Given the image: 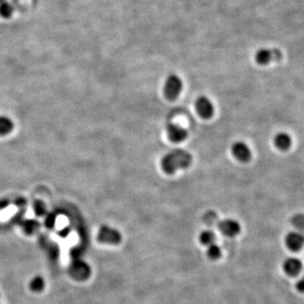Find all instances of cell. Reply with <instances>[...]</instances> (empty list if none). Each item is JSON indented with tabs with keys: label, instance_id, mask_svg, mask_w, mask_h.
I'll return each mask as SVG.
<instances>
[{
	"label": "cell",
	"instance_id": "cell-11",
	"mask_svg": "<svg viewBox=\"0 0 304 304\" xmlns=\"http://www.w3.org/2000/svg\"><path fill=\"white\" fill-rule=\"evenodd\" d=\"M274 144L281 151H287L292 145V138L286 133H279L275 135Z\"/></svg>",
	"mask_w": 304,
	"mask_h": 304
},
{
	"label": "cell",
	"instance_id": "cell-13",
	"mask_svg": "<svg viewBox=\"0 0 304 304\" xmlns=\"http://www.w3.org/2000/svg\"><path fill=\"white\" fill-rule=\"evenodd\" d=\"M207 257L211 260H218L222 256V249L216 242L207 247Z\"/></svg>",
	"mask_w": 304,
	"mask_h": 304
},
{
	"label": "cell",
	"instance_id": "cell-15",
	"mask_svg": "<svg viewBox=\"0 0 304 304\" xmlns=\"http://www.w3.org/2000/svg\"><path fill=\"white\" fill-rule=\"evenodd\" d=\"M13 12H14V7L6 0L0 3V15L2 17L9 18L13 15Z\"/></svg>",
	"mask_w": 304,
	"mask_h": 304
},
{
	"label": "cell",
	"instance_id": "cell-7",
	"mask_svg": "<svg viewBox=\"0 0 304 304\" xmlns=\"http://www.w3.org/2000/svg\"><path fill=\"white\" fill-rule=\"evenodd\" d=\"M232 152L234 154L235 158L242 163H247L251 159V150L244 142H235L232 146Z\"/></svg>",
	"mask_w": 304,
	"mask_h": 304
},
{
	"label": "cell",
	"instance_id": "cell-2",
	"mask_svg": "<svg viewBox=\"0 0 304 304\" xmlns=\"http://www.w3.org/2000/svg\"><path fill=\"white\" fill-rule=\"evenodd\" d=\"M183 89V81L177 74H171L168 76L164 85V95L169 100L173 101L177 98Z\"/></svg>",
	"mask_w": 304,
	"mask_h": 304
},
{
	"label": "cell",
	"instance_id": "cell-17",
	"mask_svg": "<svg viewBox=\"0 0 304 304\" xmlns=\"http://www.w3.org/2000/svg\"><path fill=\"white\" fill-rule=\"evenodd\" d=\"M44 287V282L43 280L41 277H35V279H33V281L31 283V288L34 291V292H41V290L43 289Z\"/></svg>",
	"mask_w": 304,
	"mask_h": 304
},
{
	"label": "cell",
	"instance_id": "cell-16",
	"mask_svg": "<svg viewBox=\"0 0 304 304\" xmlns=\"http://www.w3.org/2000/svg\"><path fill=\"white\" fill-rule=\"evenodd\" d=\"M293 226L299 231H304V214H299L296 215L292 220Z\"/></svg>",
	"mask_w": 304,
	"mask_h": 304
},
{
	"label": "cell",
	"instance_id": "cell-5",
	"mask_svg": "<svg viewBox=\"0 0 304 304\" xmlns=\"http://www.w3.org/2000/svg\"><path fill=\"white\" fill-rule=\"evenodd\" d=\"M218 229L223 235L230 237L238 235L241 231V226L238 222L234 219H225L218 222Z\"/></svg>",
	"mask_w": 304,
	"mask_h": 304
},
{
	"label": "cell",
	"instance_id": "cell-4",
	"mask_svg": "<svg viewBox=\"0 0 304 304\" xmlns=\"http://www.w3.org/2000/svg\"><path fill=\"white\" fill-rule=\"evenodd\" d=\"M98 241L108 244H118L121 241V235L118 231L113 228L103 226L98 233Z\"/></svg>",
	"mask_w": 304,
	"mask_h": 304
},
{
	"label": "cell",
	"instance_id": "cell-1",
	"mask_svg": "<svg viewBox=\"0 0 304 304\" xmlns=\"http://www.w3.org/2000/svg\"><path fill=\"white\" fill-rule=\"evenodd\" d=\"M193 157L189 151L176 149L169 151L162 158L161 166L168 174H172L178 169H187L192 163Z\"/></svg>",
	"mask_w": 304,
	"mask_h": 304
},
{
	"label": "cell",
	"instance_id": "cell-20",
	"mask_svg": "<svg viewBox=\"0 0 304 304\" xmlns=\"http://www.w3.org/2000/svg\"><path fill=\"white\" fill-rule=\"evenodd\" d=\"M3 1H4V0H0V3H2V2H3Z\"/></svg>",
	"mask_w": 304,
	"mask_h": 304
},
{
	"label": "cell",
	"instance_id": "cell-14",
	"mask_svg": "<svg viewBox=\"0 0 304 304\" xmlns=\"http://www.w3.org/2000/svg\"><path fill=\"white\" fill-rule=\"evenodd\" d=\"M13 130V123L9 118L0 117V135H5Z\"/></svg>",
	"mask_w": 304,
	"mask_h": 304
},
{
	"label": "cell",
	"instance_id": "cell-18",
	"mask_svg": "<svg viewBox=\"0 0 304 304\" xmlns=\"http://www.w3.org/2000/svg\"><path fill=\"white\" fill-rule=\"evenodd\" d=\"M35 212L39 215H42L45 212L44 204H42V202H36L35 204Z\"/></svg>",
	"mask_w": 304,
	"mask_h": 304
},
{
	"label": "cell",
	"instance_id": "cell-10",
	"mask_svg": "<svg viewBox=\"0 0 304 304\" xmlns=\"http://www.w3.org/2000/svg\"><path fill=\"white\" fill-rule=\"evenodd\" d=\"M302 268H303L302 262L297 258L287 259L283 263L284 271L290 276H296L299 275Z\"/></svg>",
	"mask_w": 304,
	"mask_h": 304
},
{
	"label": "cell",
	"instance_id": "cell-3",
	"mask_svg": "<svg viewBox=\"0 0 304 304\" xmlns=\"http://www.w3.org/2000/svg\"><path fill=\"white\" fill-rule=\"evenodd\" d=\"M282 58V53L277 48H261L254 55L255 62L260 65H266L271 62H277Z\"/></svg>",
	"mask_w": 304,
	"mask_h": 304
},
{
	"label": "cell",
	"instance_id": "cell-6",
	"mask_svg": "<svg viewBox=\"0 0 304 304\" xmlns=\"http://www.w3.org/2000/svg\"><path fill=\"white\" fill-rule=\"evenodd\" d=\"M195 108L199 115L204 119H208L214 114V106L211 101L206 97H200L195 101Z\"/></svg>",
	"mask_w": 304,
	"mask_h": 304
},
{
	"label": "cell",
	"instance_id": "cell-8",
	"mask_svg": "<svg viewBox=\"0 0 304 304\" xmlns=\"http://www.w3.org/2000/svg\"><path fill=\"white\" fill-rule=\"evenodd\" d=\"M286 245L291 251H300L304 246V235L299 232H292L286 236Z\"/></svg>",
	"mask_w": 304,
	"mask_h": 304
},
{
	"label": "cell",
	"instance_id": "cell-9",
	"mask_svg": "<svg viewBox=\"0 0 304 304\" xmlns=\"http://www.w3.org/2000/svg\"><path fill=\"white\" fill-rule=\"evenodd\" d=\"M169 139L174 143H180L188 137V131L184 128L174 124H170L167 127Z\"/></svg>",
	"mask_w": 304,
	"mask_h": 304
},
{
	"label": "cell",
	"instance_id": "cell-12",
	"mask_svg": "<svg viewBox=\"0 0 304 304\" xmlns=\"http://www.w3.org/2000/svg\"><path fill=\"white\" fill-rule=\"evenodd\" d=\"M216 234L213 233L212 231L206 230L203 231L199 236V239L202 245L208 246L211 245L216 242Z\"/></svg>",
	"mask_w": 304,
	"mask_h": 304
},
{
	"label": "cell",
	"instance_id": "cell-19",
	"mask_svg": "<svg viewBox=\"0 0 304 304\" xmlns=\"http://www.w3.org/2000/svg\"><path fill=\"white\" fill-rule=\"evenodd\" d=\"M297 289L300 293H304V275L303 277L298 281V283H297Z\"/></svg>",
	"mask_w": 304,
	"mask_h": 304
}]
</instances>
